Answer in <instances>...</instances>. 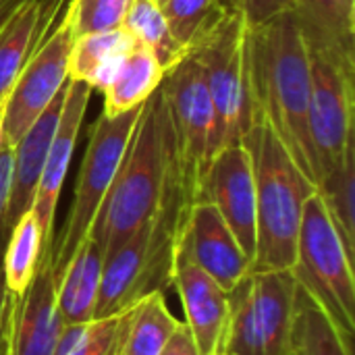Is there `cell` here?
<instances>
[{"label": "cell", "instance_id": "17", "mask_svg": "<svg viewBox=\"0 0 355 355\" xmlns=\"http://www.w3.org/2000/svg\"><path fill=\"white\" fill-rule=\"evenodd\" d=\"M264 355H291V322L297 281L291 270L250 272Z\"/></svg>", "mask_w": 355, "mask_h": 355}, {"label": "cell", "instance_id": "16", "mask_svg": "<svg viewBox=\"0 0 355 355\" xmlns=\"http://www.w3.org/2000/svg\"><path fill=\"white\" fill-rule=\"evenodd\" d=\"M69 83V81H67ZM64 87L56 94V98L50 102V106L35 119V123L27 129V133L17 141L12 148V181H10V196L6 210L0 218V225L8 231L12 225L31 210L33 196L37 189V181L44 168V162L48 158V150L52 144V137L58 127L62 102H64Z\"/></svg>", "mask_w": 355, "mask_h": 355}, {"label": "cell", "instance_id": "18", "mask_svg": "<svg viewBox=\"0 0 355 355\" xmlns=\"http://www.w3.org/2000/svg\"><path fill=\"white\" fill-rule=\"evenodd\" d=\"M306 44L322 46L355 62V0H289Z\"/></svg>", "mask_w": 355, "mask_h": 355}, {"label": "cell", "instance_id": "6", "mask_svg": "<svg viewBox=\"0 0 355 355\" xmlns=\"http://www.w3.org/2000/svg\"><path fill=\"white\" fill-rule=\"evenodd\" d=\"M139 110L141 106L112 119L100 114L92 125L87 148L79 166L69 216L60 233L52 241V272L56 279H60L62 270L67 268L79 245L92 233L96 216L125 158Z\"/></svg>", "mask_w": 355, "mask_h": 355}, {"label": "cell", "instance_id": "10", "mask_svg": "<svg viewBox=\"0 0 355 355\" xmlns=\"http://www.w3.org/2000/svg\"><path fill=\"white\" fill-rule=\"evenodd\" d=\"M71 46L73 29L71 19L64 12L62 21L48 35V40L31 50L17 81L4 98L2 139L8 148L17 146V141L69 81Z\"/></svg>", "mask_w": 355, "mask_h": 355}, {"label": "cell", "instance_id": "32", "mask_svg": "<svg viewBox=\"0 0 355 355\" xmlns=\"http://www.w3.org/2000/svg\"><path fill=\"white\" fill-rule=\"evenodd\" d=\"M287 2L289 0H239L235 4L243 15L245 25L256 27V25H262V23L270 21L272 17H277L281 12H285Z\"/></svg>", "mask_w": 355, "mask_h": 355}, {"label": "cell", "instance_id": "11", "mask_svg": "<svg viewBox=\"0 0 355 355\" xmlns=\"http://www.w3.org/2000/svg\"><path fill=\"white\" fill-rule=\"evenodd\" d=\"M198 202H208L223 216L239 248L256 256V181L250 152L243 144L216 152L204 173Z\"/></svg>", "mask_w": 355, "mask_h": 355}, {"label": "cell", "instance_id": "1", "mask_svg": "<svg viewBox=\"0 0 355 355\" xmlns=\"http://www.w3.org/2000/svg\"><path fill=\"white\" fill-rule=\"evenodd\" d=\"M248 81L254 123H266L295 164L316 185L318 162L310 139V54L289 10L248 27Z\"/></svg>", "mask_w": 355, "mask_h": 355}, {"label": "cell", "instance_id": "34", "mask_svg": "<svg viewBox=\"0 0 355 355\" xmlns=\"http://www.w3.org/2000/svg\"><path fill=\"white\" fill-rule=\"evenodd\" d=\"M10 181H12V148H8L4 144L0 150V218H2L6 204H8Z\"/></svg>", "mask_w": 355, "mask_h": 355}, {"label": "cell", "instance_id": "19", "mask_svg": "<svg viewBox=\"0 0 355 355\" xmlns=\"http://www.w3.org/2000/svg\"><path fill=\"white\" fill-rule=\"evenodd\" d=\"M102 266V248L89 235L58 279L56 304L64 324H85L94 320Z\"/></svg>", "mask_w": 355, "mask_h": 355}, {"label": "cell", "instance_id": "35", "mask_svg": "<svg viewBox=\"0 0 355 355\" xmlns=\"http://www.w3.org/2000/svg\"><path fill=\"white\" fill-rule=\"evenodd\" d=\"M23 0H0V29L6 25V21L12 17V12L19 8Z\"/></svg>", "mask_w": 355, "mask_h": 355}, {"label": "cell", "instance_id": "15", "mask_svg": "<svg viewBox=\"0 0 355 355\" xmlns=\"http://www.w3.org/2000/svg\"><path fill=\"white\" fill-rule=\"evenodd\" d=\"M171 287L177 289L185 324L198 345L200 355H225L229 322V297L204 270L191 262L179 260Z\"/></svg>", "mask_w": 355, "mask_h": 355}, {"label": "cell", "instance_id": "22", "mask_svg": "<svg viewBox=\"0 0 355 355\" xmlns=\"http://www.w3.org/2000/svg\"><path fill=\"white\" fill-rule=\"evenodd\" d=\"M352 341L343 333L320 302L297 283L293 322H291V355H354Z\"/></svg>", "mask_w": 355, "mask_h": 355}, {"label": "cell", "instance_id": "20", "mask_svg": "<svg viewBox=\"0 0 355 355\" xmlns=\"http://www.w3.org/2000/svg\"><path fill=\"white\" fill-rule=\"evenodd\" d=\"M133 44L135 40L123 27L75 37L69 54V79L102 92Z\"/></svg>", "mask_w": 355, "mask_h": 355}, {"label": "cell", "instance_id": "21", "mask_svg": "<svg viewBox=\"0 0 355 355\" xmlns=\"http://www.w3.org/2000/svg\"><path fill=\"white\" fill-rule=\"evenodd\" d=\"M164 69L158 58L144 48L133 44V48L123 58L110 83L102 89L104 96V116H119L123 112L139 108L162 83Z\"/></svg>", "mask_w": 355, "mask_h": 355}, {"label": "cell", "instance_id": "31", "mask_svg": "<svg viewBox=\"0 0 355 355\" xmlns=\"http://www.w3.org/2000/svg\"><path fill=\"white\" fill-rule=\"evenodd\" d=\"M8 229L0 225V355H8V337H10V320H12V310H15V300L10 297L4 281V248L8 239Z\"/></svg>", "mask_w": 355, "mask_h": 355}, {"label": "cell", "instance_id": "14", "mask_svg": "<svg viewBox=\"0 0 355 355\" xmlns=\"http://www.w3.org/2000/svg\"><path fill=\"white\" fill-rule=\"evenodd\" d=\"M56 291L58 279L52 272V260H40L31 285L15 302L8 355H54L64 327Z\"/></svg>", "mask_w": 355, "mask_h": 355}, {"label": "cell", "instance_id": "27", "mask_svg": "<svg viewBox=\"0 0 355 355\" xmlns=\"http://www.w3.org/2000/svg\"><path fill=\"white\" fill-rule=\"evenodd\" d=\"M123 29L158 58L164 73L187 54V50L173 37L156 0H133L123 21Z\"/></svg>", "mask_w": 355, "mask_h": 355}, {"label": "cell", "instance_id": "24", "mask_svg": "<svg viewBox=\"0 0 355 355\" xmlns=\"http://www.w3.org/2000/svg\"><path fill=\"white\" fill-rule=\"evenodd\" d=\"M177 327L179 320L171 314L164 291L150 293L129 310L119 355H160Z\"/></svg>", "mask_w": 355, "mask_h": 355}, {"label": "cell", "instance_id": "33", "mask_svg": "<svg viewBox=\"0 0 355 355\" xmlns=\"http://www.w3.org/2000/svg\"><path fill=\"white\" fill-rule=\"evenodd\" d=\"M160 355H200L198 345L191 337V331L187 329L185 322H179V327L175 329V333L162 347Z\"/></svg>", "mask_w": 355, "mask_h": 355}, {"label": "cell", "instance_id": "23", "mask_svg": "<svg viewBox=\"0 0 355 355\" xmlns=\"http://www.w3.org/2000/svg\"><path fill=\"white\" fill-rule=\"evenodd\" d=\"M42 17V0H23L0 29V102H4L31 50L37 46Z\"/></svg>", "mask_w": 355, "mask_h": 355}, {"label": "cell", "instance_id": "8", "mask_svg": "<svg viewBox=\"0 0 355 355\" xmlns=\"http://www.w3.org/2000/svg\"><path fill=\"white\" fill-rule=\"evenodd\" d=\"M160 94L168 116L175 168L187 200L196 204L204 173L214 156V110L204 73L191 54L164 73Z\"/></svg>", "mask_w": 355, "mask_h": 355}, {"label": "cell", "instance_id": "13", "mask_svg": "<svg viewBox=\"0 0 355 355\" xmlns=\"http://www.w3.org/2000/svg\"><path fill=\"white\" fill-rule=\"evenodd\" d=\"M89 96H92V89L85 83L69 79L60 119H58V127H56V133L52 137L48 158L44 162V168H42V175L37 181V189L33 196V204H31V212H33V216L40 225V231H42V245H44L42 260H46V258L52 260L54 210H56L58 196L62 191L67 173H69L71 156H73L77 135H79L81 125H83V116L87 110Z\"/></svg>", "mask_w": 355, "mask_h": 355}, {"label": "cell", "instance_id": "37", "mask_svg": "<svg viewBox=\"0 0 355 355\" xmlns=\"http://www.w3.org/2000/svg\"><path fill=\"white\" fill-rule=\"evenodd\" d=\"M156 2H158V0H156Z\"/></svg>", "mask_w": 355, "mask_h": 355}, {"label": "cell", "instance_id": "7", "mask_svg": "<svg viewBox=\"0 0 355 355\" xmlns=\"http://www.w3.org/2000/svg\"><path fill=\"white\" fill-rule=\"evenodd\" d=\"M295 281L306 287L333 322L355 335L354 256L347 252L320 196L314 191L302 214L297 233V256L291 268Z\"/></svg>", "mask_w": 355, "mask_h": 355}, {"label": "cell", "instance_id": "9", "mask_svg": "<svg viewBox=\"0 0 355 355\" xmlns=\"http://www.w3.org/2000/svg\"><path fill=\"white\" fill-rule=\"evenodd\" d=\"M310 54L308 127L318 162V181L333 171L354 139L355 62L335 52L306 44Z\"/></svg>", "mask_w": 355, "mask_h": 355}, {"label": "cell", "instance_id": "3", "mask_svg": "<svg viewBox=\"0 0 355 355\" xmlns=\"http://www.w3.org/2000/svg\"><path fill=\"white\" fill-rule=\"evenodd\" d=\"M243 146L250 152L256 181V256L252 272L291 270L304 206L316 185L266 123L256 121L243 137Z\"/></svg>", "mask_w": 355, "mask_h": 355}, {"label": "cell", "instance_id": "25", "mask_svg": "<svg viewBox=\"0 0 355 355\" xmlns=\"http://www.w3.org/2000/svg\"><path fill=\"white\" fill-rule=\"evenodd\" d=\"M44 256L42 231L31 210H27L10 229L4 248V281L10 297L17 302L31 285L37 264Z\"/></svg>", "mask_w": 355, "mask_h": 355}, {"label": "cell", "instance_id": "30", "mask_svg": "<svg viewBox=\"0 0 355 355\" xmlns=\"http://www.w3.org/2000/svg\"><path fill=\"white\" fill-rule=\"evenodd\" d=\"M133 308V306H131ZM129 308V310H131ZM129 310L92 320L81 341L67 355H119L125 339Z\"/></svg>", "mask_w": 355, "mask_h": 355}, {"label": "cell", "instance_id": "2", "mask_svg": "<svg viewBox=\"0 0 355 355\" xmlns=\"http://www.w3.org/2000/svg\"><path fill=\"white\" fill-rule=\"evenodd\" d=\"M175 158L160 87L141 104L116 179L96 216L92 237L108 258L154 216L173 175Z\"/></svg>", "mask_w": 355, "mask_h": 355}, {"label": "cell", "instance_id": "26", "mask_svg": "<svg viewBox=\"0 0 355 355\" xmlns=\"http://www.w3.org/2000/svg\"><path fill=\"white\" fill-rule=\"evenodd\" d=\"M316 193L320 196L329 216L333 218L347 252L354 256L355 250V144H347L341 162L322 175L316 183Z\"/></svg>", "mask_w": 355, "mask_h": 355}, {"label": "cell", "instance_id": "36", "mask_svg": "<svg viewBox=\"0 0 355 355\" xmlns=\"http://www.w3.org/2000/svg\"><path fill=\"white\" fill-rule=\"evenodd\" d=\"M2 112H4V102H0V150L4 146V139H2Z\"/></svg>", "mask_w": 355, "mask_h": 355}, {"label": "cell", "instance_id": "12", "mask_svg": "<svg viewBox=\"0 0 355 355\" xmlns=\"http://www.w3.org/2000/svg\"><path fill=\"white\" fill-rule=\"evenodd\" d=\"M179 260L191 262L204 270L223 291H231L252 272V262L223 216L208 202L191 204L179 237L177 262Z\"/></svg>", "mask_w": 355, "mask_h": 355}, {"label": "cell", "instance_id": "5", "mask_svg": "<svg viewBox=\"0 0 355 355\" xmlns=\"http://www.w3.org/2000/svg\"><path fill=\"white\" fill-rule=\"evenodd\" d=\"M248 25L237 4L225 6L220 17L187 48L200 64L214 110L212 154L243 144L254 125L245 58Z\"/></svg>", "mask_w": 355, "mask_h": 355}, {"label": "cell", "instance_id": "4", "mask_svg": "<svg viewBox=\"0 0 355 355\" xmlns=\"http://www.w3.org/2000/svg\"><path fill=\"white\" fill-rule=\"evenodd\" d=\"M189 208L191 202L173 171L154 216L104 258L94 320L125 312L141 297L171 287Z\"/></svg>", "mask_w": 355, "mask_h": 355}, {"label": "cell", "instance_id": "28", "mask_svg": "<svg viewBox=\"0 0 355 355\" xmlns=\"http://www.w3.org/2000/svg\"><path fill=\"white\" fill-rule=\"evenodd\" d=\"M173 37L187 50L225 10L220 0H158Z\"/></svg>", "mask_w": 355, "mask_h": 355}, {"label": "cell", "instance_id": "29", "mask_svg": "<svg viewBox=\"0 0 355 355\" xmlns=\"http://www.w3.org/2000/svg\"><path fill=\"white\" fill-rule=\"evenodd\" d=\"M131 2L133 0H71L67 15L71 19L73 40L123 27Z\"/></svg>", "mask_w": 355, "mask_h": 355}]
</instances>
